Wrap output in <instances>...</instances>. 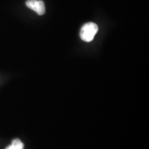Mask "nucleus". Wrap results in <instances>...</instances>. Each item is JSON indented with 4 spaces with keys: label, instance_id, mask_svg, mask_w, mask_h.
Segmentation results:
<instances>
[{
    "label": "nucleus",
    "instance_id": "obj_3",
    "mask_svg": "<svg viewBox=\"0 0 149 149\" xmlns=\"http://www.w3.org/2000/svg\"><path fill=\"white\" fill-rule=\"evenodd\" d=\"M24 144L19 139H15L12 141L10 146L6 147V149H24Z\"/></svg>",
    "mask_w": 149,
    "mask_h": 149
},
{
    "label": "nucleus",
    "instance_id": "obj_1",
    "mask_svg": "<svg viewBox=\"0 0 149 149\" xmlns=\"http://www.w3.org/2000/svg\"><path fill=\"white\" fill-rule=\"evenodd\" d=\"M98 31V26L93 22H88L85 24L81 27L80 31V37L83 41L90 42L93 40L95 36Z\"/></svg>",
    "mask_w": 149,
    "mask_h": 149
},
{
    "label": "nucleus",
    "instance_id": "obj_2",
    "mask_svg": "<svg viewBox=\"0 0 149 149\" xmlns=\"http://www.w3.org/2000/svg\"><path fill=\"white\" fill-rule=\"evenodd\" d=\"M26 4L27 7L34 10L40 15H42L45 13V4L42 0H28Z\"/></svg>",
    "mask_w": 149,
    "mask_h": 149
}]
</instances>
